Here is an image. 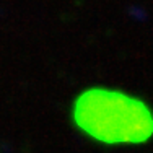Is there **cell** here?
I'll use <instances>...</instances> for the list:
<instances>
[{
    "label": "cell",
    "mask_w": 153,
    "mask_h": 153,
    "mask_svg": "<svg viewBox=\"0 0 153 153\" xmlns=\"http://www.w3.org/2000/svg\"><path fill=\"white\" fill-rule=\"evenodd\" d=\"M74 124L106 145H138L153 137V111L145 101L111 88H88L74 101Z\"/></svg>",
    "instance_id": "6da1fadb"
}]
</instances>
